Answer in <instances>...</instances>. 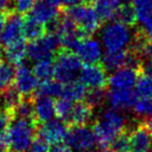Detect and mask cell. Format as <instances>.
<instances>
[{
  "instance_id": "obj_21",
  "label": "cell",
  "mask_w": 152,
  "mask_h": 152,
  "mask_svg": "<svg viewBox=\"0 0 152 152\" xmlns=\"http://www.w3.org/2000/svg\"><path fill=\"white\" fill-rule=\"evenodd\" d=\"M23 34L24 39H27L29 41L38 40L46 34V26L45 24L32 18L31 16H27L24 18Z\"/></svg>"
},
{
  "instance_id": "obj_10",
  "label": "cell",
  "mask_w": 152,
  "mask_h": 152,
  "mask_svg": "<svg viewBox=\"0 0 152 152\" xmlns=\"http://www.w3.org/2000/svg\"><path fill=\"white\" fill-rule=\"evenodd\" d=\"M79 81L90 89H105L107 86L106 70L98 64H90L81 68Z\"/></svg>"
},
{
  "instance_id": "obj_5",
  "label": "cell",
  "mask_w": 152,
  "mask_h": 152,
  "mask_svg": "<svg viewBox=\"0 0 152 152\" xmlns=\"http://www.w3.org/2000/svg\"><path fill=\"white\" fill-rule=\"evenodd\" d=\"M83 68V61L73 51L63 49L57 51L54 63V76L56 80L67 83L75 80Z\"/></svg>"
},
{
  "instance_id": "obj_6",
  "label": "cell",
  "mask_w": 152,
  "mask_h": 152,
  "mask_svg": "<svg viewBox=\"0 0 152 152\" xmlns=\"http://www.w3.org/2000/svg\"><path fill=\"white\" fill-rule=\"evenodd\" d=\"M65 142L73 152H93L97 145L93 128L87 125L70 126Z\"/></svg>"
},
{
  "instance_id": "obj_49",
  "label": "cell",
  "mask_w": 152,
  "mask_h": 152,
  "mask_svg": "<svg viewBox=\"0 0 152 152\" xmlns=\"http://www.w3.org/2000/svg\"><path fill=\"white\" fill-rule=\"evenodd\" d=\"M2 54H3L2 48H1V46H0V61H1V59H2Z\"/></svg>"
},
{
  "instance_id": "obj_4",
  "label": "cell",
  "mask_w": 152,
  "mask_h": 152,
  "mask_svg": "<svg viewBox=\"0 0 152 152\" xmlns=\"http://www.w3.org/2000/svg\"><path fill=\"white\" fill-rule=\"evenodd\" d=\"M133 36L129 26L114 21L108 23L101 31V42L106 50H122L131 45Z\"/></svg>"
},
{
  "instance_id": "obj_44",
  "label": "cell",
  "mask_w": 152,
  "mask_h": 152,
  "mask_svg": "<svg viewBox=\"0 0 152 152\" xmlns=\"http://www.w3.org/2000/svg\"><path fill=\"white\" fill-rule=\"evenodd\" d=\"M142 123H143L144 126H145L146 128L149 130V132L152 134V119H146V120Z\"/></svg>"
},
{
  "instance_id": "obj_2",
  "label": "cell",
  "mask_w": 152,
  "mask_h": 152,
  "mask_svg": "<svg viewBox=\"0 0 152 152\" xmlns=\"http://www.w3.org/2000/svg\"><path fill=\"white\" fill-rule=\"evenodd\" d=\"M37 123L23 119L14 118L7 130L10 151L26 152L36 137Z\"/></svg>"
},
{
  "instance_id": "obj_50",
  "label": "cell",
  "mask_w": 152,
  "mask_h": 152,
  "mask_svg": "<svg viewBox=\"0 0 152 152\" xmlns=\"http://www.w3.org/2000/svg\"><path fill=\"white\" fill-rule=\"evenodd\" d=\"M1 103H2V99H1V95H0V106H1Z\"/></svg>"
},
{
  "instance_id": "obj_25",
  "label": "cell",
  "mask_w": 152,
  "mask_h": 152,
  "mask_svg": "<svg viewBox=\"0 0 152 152\" xmlns=\"http://www.w3.org/2000/svg\"><path fill=\"white\" fill-rule=\"evenodd\" d=\"M1 99H2L3 103V110H7L13 114L14 110L17 107L18 104L21 102L23 99V95L18 91L16 87H7L2 91V95H1ZM14 116V115H13Z\"/></svg>"
},
{
  "instance_id": "obj_39",
  "label": "cell",
  "mask_w": 152,
  "mask_h": 152,
  "mask_svg": "<svg viewBox=\"0 0 152 152\" xmlns=\"http://www.w3.org/2000/svg\"><path fill=\"white\" fill-rule=\"evenodd\" d=\"M49 152H73L72 149L67 145V144H54L52 147L49 149Z\"/></svg>"
},
{
  "instance_id": "obj_27",
  "label": "cell",
  "mask_w": 152,
  "mask_h": 152,
  "mask_svg": "<svg viewBox=\"0 0 152 152\" xmlns=\"http://www.w3.org/2000/svg\"><path fill=\"white\" fill-rule=\"evenodd\" d=\"M32 70L39 80H49L54 76V63L52 61V58L42 59L37 61Z\"/></svg>"
},
{
  "instance_id": "obj_23",
  "label": "cell",
  "mask_w": 152,
  "mask_h": 152,
  "mask_svg": "<svg viewBox=\"0 0 152 152\" xmlns=\"http://www.w3.org/2000/svg\"><path fill=\"white\" fill-rule=\"evenodd\" d=\"M86 93H87V87L83 83L79 80H72L64 86L61 96L73 102H79L85 99Z\"/></svg>"
},
{
  "instance_id": "obj_51",
  "label": "cell",
  "mask_w": 152,
  "mask_h": 152,
  "mask_svg": "<svg viewBox=\"0 0 152 152\" xmlns=\"http://www.w3.org/2000/svg\"><path fill=\"white\" fill-rule=\"evenodd\" d=\"M149 152H152V146H151V148L149 149Z\"/></svg>"
},
{
  "instance_id": "obj_29",
  "label": "cell",
  "mask_w": 152,
  "mask_h": 152,
  "mask_svg": "<svg viewBox=\"0 0 152 152\" xmlns=\"http://www.w3.org/2000/svg\"><path fill=\"white\" fill-rule=\"evenodd\" d=\"M134 93L137 97L152 98V77L140 72L135 83Z\"/></svg>"
},
{
  "instance_id": "obj_3",
  "label": "cell",
  "mask_w": 152,
  "mask_h": 152,
  "mask_svg": "<svg viewBox=\"0 0 152 152\" xmlns=\"http://www.w3.org/2000/svg\"><path fill=\"white\" fill-rule=\"evenodd\" d=\"M65 14L75 23L83 38L93 36L101 27L102 21L90 4H77L66 9Z\"/></svg>"
},
{
  "instance_id": "obj_18",
  "label": "cell",
  "mask_w": 152,
  "mask_h": 152,
  "mask_svg": "<svg viewBox=\"0 0 152 152\" xmlns=\"http://www.w3.org/2000/svg\"><path fill=\"white\" fill-rule=\"evenodd\" d=\"M29 16L46 25L47 23L58 17L59 11L56 7H51L50 4L46 3L44 0H40V1H37L36 4L34 5Z\"/></svg>"
},
{
  "instance_id": "obj_28",
  "label": "cell",
  "mask_w": 152,
  "mask_h": 152,
  "mask_svg": "<svg viewBox=\"0 0 152 152\" xmlns=\"http://www.w3.org/2000/svg\"><path fill=\"white\" fill-rule=\"evenodd\" d=\"M137 23L141 25V29L146 34L152 31V7L151 5H142L135 7Z\"/></svg>"
},
{
  "instance_id": "obj_26",
  "label": "cell",
  "mask_w": 152,
  "mask_h": 152,
  "mask_svg": "<svg viewBox=\"0 0 152 152\" xmlns=\"http://www.w3.org/2000/svg\"><path fill=\"white\" fill-rule=\"evenodd\" d=\"M63 83L58 80H49L42 81L39 83L38 88L36 90V95L39 96H47V97H61L63 93Z\"/></svg>"
},
{
  "instance_id": "obj_11",
  "label": "cell",
  "mask_w": 152,
  "mask_h": 152,
  "mask_svg": "<svg viewBox=\"0 0 152 152\" xmlns=\"http://www.w3.org/2000/svg\"><path fill=\"white\" fill-rule=\"evenodd\" d=\"M15 87L23 96H31L39 86V79L34 75V70L26 64H19L15 71Z\"/></svg>"
},
{
  "instance_id": "obj_45",
  "label": "cell",
  "mask_w": 152,
  "mask_h": 152,
  "mask_svg": "<svg viewBox=\"0 0 152 152\" xmlns=\"http://www.w3.org/2000/svg\"><path fill=\"white\" fill-rule=\"evenodd\" d=\"M94 152H115L113 149H108V148H101L100 150H97V151Z\"/></svg>"
},
{
  "instance_id": "obj_15",
  "label": "cell",
  "mask_w": 152,
  "mask_h": 152,
  "mask_svg": "<svg viewBox=\"0 0 152 152\" xmlns=\"http://www.w3.org/2000/svg\"><path fill=\"white\" fill-rule=\"evenodd\" d=\"M130 151L147 152L152 146V134L143 123L137 125L132 131H129Z\"/></svg>"
},
{
  "instance_id": "obj_35",
  "label": "cell",
  "mask_w": 152,
  "mask_h": 152,
  "mask_svg": "<svg viewBox=\"0 0 152 152\" xmlns=\"http://www.w3.org/2000/svg\"><path fill=\"white\" fill-rule=\"evenodd\" d=\"M36 2L37 0H13L14 11L21 14V15L28 14L30 13Z\"/></svg>"
},
{
  "instance_id": "obj_37",
  "label": "cell",
  "mask_w": 152,
  "mask_h": 152,
  "mask_svg": "<svg viewBox=\"0 0 152 152\" xmlns=\"http://www.w3.org/2000/svg\"><path fill=\"white\" fill-rule=\"evenodd\" d=\"M13 119V114L11 112H9V110H3L2 112H0V133L7 132V128H9Z\"/></svg>"
},
{
  "instance_id": "obj_13",
  "label": "cell",
  "mask_w": 152,
  "mask_h": 152,
  "mask_svg": "<svg viewBox=\"0 0 152 152\" xmlns=\"http://www.w3.org/2000/svg\"><path fill=\"white\" fill-rule=\"evenodd\" d=\"M139 70L130 67H123L112 73L108 77L107 85L110 89H132L137 80Z\"/></svg>"
},
{
  "instance_id": "obj_46",
  "label": "cell",
  "mask_w": 152,
  "mask_h": 152,
  "mask_svg": "<svg viewBox=\"0 0 152 152\" xmlns=\"http://www.w3.org/2000/svg\"><path fill=\"white\" fill-rule=\"evenodd\" d=\"M81 1H83V2L85 3V4H91V3L94 2L95 0H81Z\"/></svg>"
},
{
  "instance_id": "obj_14",
  "label": "cell",
  "mask_w": 152,
  "mask_h": 152,
  "mask_svg": "<svg viewBox=\"0 0 152 152\" xmlns=\"http://www.w3.org/2000/svg\"><path fill=\"white\" fill-rule=\"evenodd\" d=\"M106 98L113 108L125 110L132 107L137 95L132 89H110L106 93Z\"/></svg>"
},
{
  "instance_id": "obj_9",
  "label": "cell",
  "mask_w": 152,
  "mask_h": 152,
  "mask_svg": "<svg viewBox=\"0 0 152 152\" xmlns=\"http://www.w3.org/2000/svg\"><path fill=\"white\" fill-rule=\"evenodd\" d=\"M24 18L16 11H11L7 15L3 31L0 37V41L3 46L7 47L18 42L24 41L23 34Z\"/></svg>"
},
{
  "instance_id": "obj_32",
  "label": "cell",
  "mask_w": 152,
  "mask_h": 152,
  "mask_svg": "<svg viewBox=\"0 0 152 152\" xmlns=\"http://www.w3.org/2000/svg\"><path fill=\"white\" fill-rule=\"evenodd\" d=\"M132 108L139 116L146 117V119H152V98L137 97Z\"/></svg>"
},
{
  "instance_id": "obj_52",
  "label": "cell",
  "mask_w": 152,
  "mask_h": 152,
  "mask_svg": "<svg viewBox=\"0 0 152 152\" xmlns=\"http://www.w3.org/2000/svg\"><path fill=\"white\" fill-rule=\"evenodd\" d=\"M9 152H12V151H9Z\"/></svg>"
},
{
  "instance_id": "obj_34",
  "label": "cell",
  "mask_w": 152,
  "mask_h": 152,
  "mask_svg": "<svg viewBox=\"0 0 152 152\" xmlns=\"http://www.w3.org/2000/svg\"><path fill=\"white\" fill-rule=\"evenodd\" d=\"M72 107H73V101H71V100L61 96V97L54 102L55 116L58 119H61V120L65 121L66 119H67V117L69 116Z\"/></svg>"
},
{
  "instance_id": "obj_7",
  "label": "cell",
  "mask_w": 152,
  "mask_h": 152,
  "mask_svg": "<svg viewBox=\"0 0 152 152\" xmlns=\"http://www.w3.org/2000/svg\"><path fill=\"white\" fill-rule=\"evenodd\" d=\"M61 42L54 34H46L38 40L31 41L27 46V56L34 61L52 58L57 53Z\"/></svg>"
},
{
  "instance_id": "obj_33",
  "label": "cell",
  "mask_w": 152,
  "mask_h": 152,
  "mask_svg": "<svg viewBox=\"0 0 152 152\" xmlns=\"http://www.w3.org/2000/svg\"><path fill=\"white\" fill-rule=\"evenodd\" d=\"M110 149L115 152H130V140L129 131L127 129L120 132L110 144Z\"/></svg>"
},
{
  "instance_id": "obj_41",
  "label": "cell",
  "mask_w": 152,
  "mask_h": 152,
  "mask_svg": "<svg viewBox=\"0 0 152 152\" xmlns=\"http://www.w3.org/2000/svg\"><path fill=\"white\" fill-rule=\"evenodd\" d=\"M81 0H61V5L65 9H69V7H75V5L79 4Z\"/></svg>"
},
{
  "instance_id": "obj_47",
  "label": "cell",
  "mask_w": 152,
  "mask_h": 152,
  "mask_svg": "<svg viewBox=\"0 0 152 152\" xmlns=\"http://www.w3.org/2000/svg\"><path fill=\"white\" fill-rule=\"evenodd\" d=\"M147 38H148V41H150V42L152 43V31L148 32V34H147Z\"/></svg>"
},
{
  "instance_id": "obj_19",
  "label": "cell",
  "mask_w": 152,
  "mask_h": 152,
  "mask_svg": "<svg viewBox=\"0 0 152 152\" xmlns=\"http://www.w3.org/2000/svg\"><path fill=\"white\" fill-rule=\"evenodd\" d=\"M122 0H95L94 10L102 22L112 21L116 17V13Z\"/></svg>"
},
{
  "instance_id": "obj_24",
  "label": "cell",
  "mask_w": 152,
  "mask_h": 152,
  "mask_svg": "<svg viewBox=\"0 0 152 152\" xmlns=\"http://www.w3.org/2000/svg\"><path fill=\"white\" fill-rule=\"evenodd\" d=\"M5 58L12 65H19L23 61L25 56H27V46L25 42L21 41L11 46H7L5 49Z\"/></svg>"
},
{
  "instance_id": "obj_43",
  "label": "cell",
  "mask_w": 152,
  "mask_h": 152,
  "mask_svg": "<svg viewBox=\"0 0 152 152\" xmlns=\"http://www.w3.org/2000/svg\"><path fill=\"white\" fill-rule=\"evenodd\" d=\"M45 2L50 4L51 7H54L56 9H59L61 7V0H44Z\"/></svg>"
},
{
  "instance_id": "obj_36",
  "label": "cell",
  "mask_w": 152,
  "mask_h": 152,
  "mask_svg": "<svg viewBox=\"0 0 152 152\" xmlns=\"http://www.w3.org/2000/svg\"><path fill=\"white\" fill-rule=\"evenodd\" d=\"M49 149H50V147H49L48 142L36 134L26 152H49Z\"/></svg>"
},
{
  "instance_id": "obj_8",
  "label": "cell",
  "mask_w": 152,
  "mask_h": 152,
  "mask_svg": "<svg viewBox=\"0 0 152 152\" xmlns=\"http://www.w3.org/2000/svg\"><path fill=\"white\" fill-rule=\"evenodd\" d=\"M69 126L61 119H51L44 123L37 124L36 134L43 137L49 144L63 143L66 140Z\"/></svg>"
},
{
  "instance_id": "obj_48",
  "label": "cell",
  "mask_w": 152,
  "mask_h": 152,
  "mask_svg": "<svg viewBox=\"0 0 152 152\" xmlns=\"http://www.w3.org/2000/svg\"><path fill=\"white\" fill-rule=\"evenodd\" d=\"M3 11H5V10H4V7H3V5H2V3H1V2H0V14H1V13H2V12Z\"/></svg>"
},
{
  "instance_id": "obj_40",
  "label": "cell",
  "mask_w": 152,
  "mask_h": 152,
  "mask_svg": "<svg viewBox=\"0 0 152 152\" xmlns=\"http://www.w3.org/2000/svg\"><path fill=\"white\" fill-rule=\"evenodd\" d=\"M11 11H14V10H11ZM11 11H3L2 13L0 14V37H1V34H2V31H3V28H4L7 15H9V13Z\"/></svg>"
},
{
  "instance_id": "obj_22",
  "label": "cell",
  "mask_w": 152,
  "mask_h": 152,
  "mask_svg": "<svg viewBox=\"0 0 152 152\" xmlns=\"http://www.w3.org/2000/svg\"><path fill=\"white\" fill-rule=\"evenodd\" d=\"M14 118L23 119L36 122V114H34V97L32 96H25V98L21 100L17 107L13 112ZM38 124V123H37Z\"/></svg>"
},
{
  "instance_id": "obj_12",
  "label": "cell",
  "mask_w": 152,
  "mask_h": 152,
  "mask_svg": "<svg viewBox=\"0 0 152 152\" xmlns=\"http://www.w3.org/2000/svg\"><path fill=\"white\" fill-rule=\"evenodd\" d=\"M81 61L87 65L98 64L102 58V46L96 39L86 37L79 41L78 45L74 50Z\"/></svg>"
},
{
  "instance_id": "obj_1",
  "label": "cell",
  "mask_w": 152,
  "mask_h": 152,
  "mask_svg": "<svg viewBox=\"0 0 152 152\" xmlns=\"http://www.w3.org/2000/svg\"><path fill=\"white\" fill-rule=\"evenodd\" d=\"M125 129H127L126 118L121 114L120 110L113 107L104 110L101 117L93 124L97 145L101 148L110 146L115 137Z\"/></svg>"
},
{
  "instance_id": "obj_16",
  "label": "cell",
  "mask_w": 152,
  "mask_h": 152,
  "mask_svg": "<svg viewBox=\"0 0 152 152\" xmlns=\"http://www.w3.org/2000/svg\"><path fill=\"white\" fill-rule=\"evenodd\" d=\"M93 110L86 102H77L73 105L69 116L65 120L68 126H83L88 125L93 118Z\"/></svg>"
},
{
  "instance_id": "obj_20",
  "label": "cell",
  "mask_w": 152,
  "mask_h": 152,
  "mask_svg": "<svg viewBox=\"0 0 152 152\" xmlns=\"http://www.w3.org/2000/svg\"><path fill=\"white\" fill-rule=\"evenodd\" d=\"M115 19H117V21L121 22L129 27L137 25V13H135L134 5H133L131 0H125V1L121 2L120 7L116 13Z\"/></svg>"
},
{
  "instance_id": "obj_38",
  "label": "cell",
  "mask_w": 152,
  "mask_h": 152,
  "mask_svg": "<svg viewBox=\"0 0 152 152\" xmlns=\"http://www.w3.org/2000/svg\"><path fill=\"white\" fill-rule=\"evenodd\" d=\"M10 151V143L7 133H0V152H9Z\"/></svg>"
},
{
  "instance_id": "obj_31",
  "label": "cell",
  "mask_w": 152,
  "mask_h": 152,
  "mask_svg": "<svg viewBox=\"0 0 152 152\" xmlns=\"http://www.w3.org/2000/svg\"><path fill=\"white\" fill-rule=\"evenodd\" d=\"M106 99V93L104 89H91L87 91L85 96V102L92 108L100 107Z\"/></svg>"
},
{
  "instance_id": "obj_17",
  "label": "cell",
  "mask_w": 152,
  "mask_h": 152,
  "mask_svg": "<svg viewBox=\"0 0 152 152\" xmlns=\"http://www.w3.org/2000/svg\"><path fill=\"white\" fill-rule=\"evenodd\" d=\"M34 114L37 123H44L53 119L55 116L54 101L51 97L36 95L34 98Z\"/></svg>"
},
{
  "instance_id": "obj_30",
  "label": "cell",
  "mask_w": 152,
  "mask_h": 152,
  "mask_svg": "<svg viewBox=\"0 0 152 152\" xmlns=\"http://www.w3.org/2000/svg\"><path fill=\"white\" fill-rule=\"evenodd\" d=\"M15 71L13 65L9 61H0V91L12 86L15 78Z\"/></svg>"
},
{
  "instance_id": "obj_42",
  "label": "cell",
  "mask_w": 152,
  "mask_h": 152,
  "mask_svg": "<svg viewBox=\"0 0 152 152\" xmlns=\"http://www.w3.org/2000/svg\"><path fill=\"white\" fill-rule=\"evenodd\" d=\"M0 2L2 3L3 7H4L5 11H11V10H14L12 9L13 7V0H0Z\"/></svg>"
}]
</instances>
